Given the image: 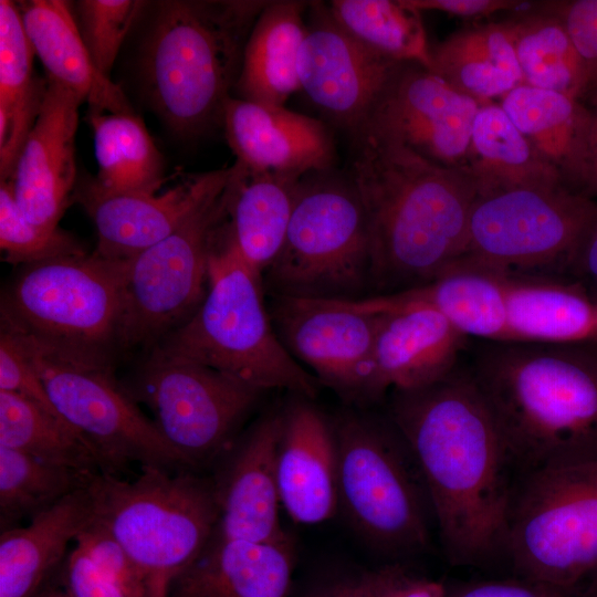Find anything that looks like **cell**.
I'll use <instances>...</instances> for the list:
<instances>
[{
  "mask_svg": "<svg viewBox=\"0 0 597 597\" xmlns=\"http://www.w3.org/2000/svg\"><path fill=\"white\" fill-rule=\"evenodd\" d=\"M34 51L15 2L0 1V179L11 178L39 115L45 81L33 74Z\"/></svg>",
  "mask_w": 597,
  "mask_h": 597,
  "instance_id": "obj_34",
  "label": "cell"
},
{
  "mask_svg": "<svg viewBox=\"0 0 597 597\" xmlns=\"http://www.w3.org/2000/svg\"><path fill=\"white\" fill-rule=\"evenodd\" d=\"M1 331L36 370L54 408L93 451L101 472L119 476L132 464L186 467L111 368L56 356L24 334Z\"/></svg>",
  "mask_w": 597,
  "mask_h": 597,
  "instance_id": "obj_12",
  "label": "cell"
},
{
  "mask_svg": "<svg viewBox=\"0 0 597 597\" xmlns=\"http://www.w3.org/2000/svg\"><path fill=\"white\" fill-rule=\"evenodd\" d=\"M140 0H81L74 6V19L96 69L111 78V71L138 14Z\"/></svg>",
  "mask_w": 597,
  "mask_h": 597,
  "instance_id": "obj_41",
  "label": "cell"
},
{
  "mask_svg": "<svg viewBox=\"0 0 597 597\" xmlns=\"http://www.w3.org/2000/svg\"><path fill=\"white\" fill-rule=\"evenodd\" d=\"M233 167L188 175L163 193L113 192L93 179L83 180L75 198L97 232L95 252L130 260L180 228L197 210L228 186ZM74 190V191H75Z\"/></svg>",
  "mask_w": 597,
  "mask_h": 597,
  "instance_id": "obj_18",
  "label": "cell"
},
{
  "mask_svg": "<svg viewBox=\"0 0 597 597\" xmlns=\"http://www.w3.org/2000/svg\"><path fill=\"white\" fill-rule=\"evenodd\" d=\"M82 103L72 91L46 78L39 115L7 180L21 212L45 232L60 230L75 190V135Z\"/></svg>",
  "mask_w": 597,
  "mask_h": 597,
  "instance_id": "obj_19",
  "label": "cell"
},
{
  "mask_svg": "<svg viewBox=\"0 0 597 597\" xmlns=\"http://www.w3.org/2000/svg\"><path fill=\"white\" fill-rule=\"evenodd\" d=\"M305 1H269L247 40L233 90L237 97L268 105L284 102L301 90L297 61L306 32Z\"/></svg>",
  "mask_w": 597,
  "mask_h": 597,
  "instance_id": "obj_30",
  "label": "cell"
},
{
  "mask_svg": "<svg viewBox=\"0 0 597 597\" xmlns=\"http://www.w3.org/2000/svg\"><path fill=\"white\" fill-rule=\"evenodd\" d=\"M429 70L481 104L523 84L509 21L452 33L430 50Z\"/></svg>",
  "mask_w": 597,
  "mask_h": 597,
  "instance_id": "obj_32",
  "label": "cell"
},
{
  "mask_svg": "<svg viewBox=\"0 0 597 597\" xmlns=\"http://www.w3.org/2000/svg\"><path fill=\"white\" fill-rule=\"evenodd\" d=\"M25 34L48 78L69 88L90 111L135 114L122 87L94 65L73 10L62 0L19 1Z\"/></svg>",
  "mask_w": 597,
  "mask_h": 597,
  "instance_id": "obj_25",
  "label": "cell"
},
{
  "mask_svg": "<svg viewBox=\"0 0 597 597\" xmlns=\"http://www.w3.org/2000/svg\"><path fill=\"white\" fill-rule=\"evenodd\" d=\"M33 597H69L51 578Z\"/></svg>",
  "mask_w": 597,
  "mask_h": 597,
  "instance_id": "obj_51",
  "label": "cell"
},
{
  "mask_svg": "<svg viewBox=\"0 0 597 597\" xmlns=\"http://www.w3.org/2000/svg\"><path fill=\"white\" fill-rule=\"evenodd\" d=\"M86 485L21 527L1 531L0 597H33L54 576L91 520Z\"/></svg>",
  "mask_w": 597,
  "mask_h": 597,
  "instance_id": "obj_27",
  "label": "cell"
},
{
  "mask_svg": "<svg viewBox=\"0 0 597 597\" xmlns=\"http://www.w3.org/2000/svg\"><path fill=\"white\" fill-rule=\"evenodd\" d=\"M269 1L174 0L158 4L142 56L147 95L181 137L221 119L249 34Z\"/></svg>",
  "mask_w": 597,
  "mask_h": 597,
  "instance_id": "obj_4",
  "label": "cell"
},
{
  "mask_svg": "<svg viewBox=\"0 0 597 597\" xmlns=\"http://www.w3.org/2000/svg\"><path fill=\"white\" fill-rule=\"evenodd\" d=\"M94 474L0 446L1 531L15 527L20 520L32 519L84 488Z\"/></svg>",
  "mask_w": 597,
  "mask_h": 597,
  "instance_id": "obj_40",
  "label": "cell"
},
{
  "mask_svg": "<svg viewBox=\"0 0 597 597\" xmlns=\"http://www.w3.org/2000/svg\"><path fill=\"white\" fill-rule=\"evenodd\" d=\"M419 10H438L462 17L488 15L498 11L517 9L523 1L515 0H406Z\"/></svg>",
  "mask_w": 597,
  "mask_h": 597,
  "instance_id": "obj_48",
  "label": "cell"
},
{
  "mask_svg": "<svg viewBox=\"0 0 597 597\" xmlns=\"http://www.w3.org/2000/svg\"><path fill=\"white\" fill-rule=\"evenodd\" d=\"M327 8L336 23L368 49L429 70L431 49L420 11L406 0H334Z\"/></svg>",
  "mask_w": 597,
  "mask_h": 597,
  "instance_id": "obj_38",
  "label": "cell"
},
{
  "mask_svg": "<svg viewBox=\"0 0 597 597\" xmlns=\"http://www.w3.org/2000/svg\"><path fill=\"white\" fill-rule=\"evenodd\" d=\"M504 279L507 341L548 345L597 343V304L576 282L538 274Z\"/></svg>",
  "mask_w": 597,
  "mask_h": 597,
  "instance_id": "obj_28",
  "label": "cell"
},
{
  "mask_svg": "<svg viewBox=\"0 0 597 597\" xmlns=\"http://www.w3.org/2000/svg\"><path fill=\"white\" fill-rule=\"evenodd\" d=\"M0 248L7 262L24 265L85 252L72 234L33 226L21 212L9 181L0 182Z\"/></svg>",
  "mask_w": 597,
  "mask_h": 597,
  "instance_id": "obj_42",
  "label": "cell"
},
{
  "mask_svg": "<svg viewBox=\"0 0 597 597\" xmlns=\"http://www.w3.org/2000/svg\"><path fill=\"white\" fill-rule=\"evenodd\" d=\"M52 579L69 597H146L142 574L92 515Z\"/></svg>",
  "mask_w": 597,
  "mask_h": 597,
  "instance_id": "obj_37",
  "label": "cell"
},
{
  "mask_svg": "<svg viewBox=\"0 0 597 597\" xmlns=\"http://www.w3.org/2000/svg\"><path fill=\"white\" fill-rule=\"evenodd\" d=\"M128 261L83 252L24 265L2 297L1 327L56 356L111 368Z\"/></svg>",
  "mask_w": 597,
  "mask_h": 597,
  "instance_id": "obj_7",
  "label": "cell"
},
{
  "mask_svg": "<svg viewBox=\"0 0 597 597\" xmlns=\"http://www.w3.org/2000/svg\"><path fill=\"white\" fill-rule=\"evenodd\" d=\"M221 122L235 164L249 171L305 176L331 169L334 145L321 121L230 96Z\"/></svg>",
  "mask_w": 597,
  "mask_h": 597,
  "instance_id": "obj_22",
  "label": "cell"
},
{
  "mask_svg": "<svg viewBox=\"0 0 597 597\" xmlns=\"http://www.w3.org/2000/svg\"><path fill=\"white\" fill-rule=\"evenodd\" d=\"M333 431L338 506L353 527L388 557L425 552L431 540V503L419 468L390 419L384 423L348 413Z\"/></svg>",
  "mask_w": 597,
  "mask_h": 597,
  "instance_id": "obj_8",
  "label": "cell"
},
{
  "mask_svg": "<svg viewBox=\"0 0 597 597\" xmlns=\"http://www.w3.org/2000/svg\"><path fill=\"white\" fill-rule=\"evenodd\" d=\"M562 276L580 285L597 304V218L578 240Z\"/></svg>",
  "mask_w": 597,
  "mask_h": 597,
  "instance_id": "obj_47",
  "label": "cell"
},
{
  "mask_svg": "<svg viewBox=\"0 0 597 597\" xmlns=\"http://www.w3.org/2000/svg\"><path fill=\"white\" fill-rule=\"evenodd\" d=\"M271 295L355 301L369 290L365 211L350 178L306 174L282 248L262 274Z\"/></svg>",
  "mask_w": 597,
  "mask_h": 597,
  "instance_id": "obj_9",
  "label": "cell"
},
{
  "mask_svg": "<svg viewBox=\"0 0 597 597\" xmlns=\"http://www.w3.org/2000/svg\"><path fill=\"white\" fill-rule=\"evenodd\" d=\"M0 390L18 395L61 417L39 374L11 336L3 331L0 335Z\"/></svg>",
  "mask_w": 597,
  "mask_h": 597,
  "instance_id": "obj_44",
  "label": "cell"
},
{
  "mask_svg": "<svg viewBox=\"0 0 597 597\" xmlns=\"http://www.w3.org/2000/svg\"><path fill=\"white\" fill-rule=\"evenodd\" d=\"M597 218V200L563 185L478 196L457 264L504 275H563L578 240Z\"/></svg>",
  "mask_w": 597,
  "mask_h": 597,
  "instance_id": "obj_11",
  "label": "cell"
},
{
  "mask_svg": "<svg viewBox=\"0 0 597 597\" xmlns=\"http://www.w3.org/2000/svg\"><path fill=\"white\" fill-rule=\"evenodd\" d=\"M227 216L228 186L174 233L128 261L119 345L159 342L198 308L218 227Z\"/></svg>",
  "mask_w": 597,
  "mask_h": 597,
  "instance_id": "obj_13",
  "label": "cell"
},
{
  "mask_svg": "<svg viewBox=\"0 0 597 597\" xmlns=\"http://www.w3.org/2000/svg\"><path fill=\"white\" fill-rule=\"evenodd\" d=\"M0 446L52 464L101 472L93 451L66 421L3 390H0Z\"/></svg>",
  "mask_w": 597,
  "mask_h": 597,
  "instance_id": "obj_39",
  "label": "cell"
},
{
  "mask_svg": "<svg viewBox=\"0 0 597 597\" xmlns=\"http://www.w3.org/2000/svg\"><path fill=\"white\" fill-rule=\"evenodd\" d=\"M447 597H574L553 585L515 576L461 585L448 589Z\"/></svg>",
  "mask_w": 597,
  "mask_h": 597,
  "instance_id": "obj_46",
  "label": "cell"
},
{
  "mask_svg": "<svg viewBox=\"0 0 597 597\" xmlns=\"http://www.w3.org/2000/svg\"><path fill=\"white\" fill-rule=\"evenodd\" d=\"M501 107L537 155L575 192L591 111L572 96L521 84L502 97Z\"/></svg>",
  "mask_w": 597,
  "mask_h": 597,
  "instance_id": "obj_31",
  "label": "cell"
},
{
  "mask_svg": "<svg viewBox=\"0 0 597 597\" xmlns=\"http://www.w3.org/2000/svg\"><path fill=\"white\" fill-rule=\"evenodd\" d=\"M349 303L373 313L398 305L422 304L438 311L467 338L507 341L504 275L478 266L455 264L426 285Z\"/></svg>",
  "mask_w": 597,
  "mask_h": 597,
  "instance_id": "obj_26",
  "label": "cell"
},
{
  "mask_svg": "<svg viewBox=\"0 0 597 597\" xmlns=\"http://www.w3.org/2000/svg\"><path fill=\"white\" fill-rule=\"evenodd\" d=\"M262 283L228 231L221 245L216 237L201 304L157 343L153 354L220 370L262 391L284 389L315 398L318 380L280 341Z\"/></svg>",
  "mask_w": 597,
  "mask_h": 597,
  "instance_id": "obj_5",
  "label": "cell"
},
{
  "mask_svg": "<svg viewBox=\"0 0 597 597\" xmlns=\"http://www.w3.org/2000/svg\"><path fill=\"white\" fill-rule=\"evenodd\" d=\"M481 105L427 67L404 63L362 128L399 142L433 163L462 169Z\"/></svg>",
  "mask_w": 597,
  "mask_h": 597,
  "instance_id": "obj_16",
  "label": "cell"
},
{
  "mask_svg": "<svg viewBox=\"0 0 597 597\" xmlns=\"http://www.w3.org/2000/svg\"><path fill=\"white\" fill-rule=\"evenodd\" d=\"M232 167L227 231L241 256L262 276L282 248L304 176Z\"/></svg>",
  "mask_w": 597,
  "mask_h": 597,
  "instance_id": "obj_29",
  "label": "cell"
},
{
  "mask_svg": "<svg viewBox=\"0 0 597 597\" xmlns=\"http://www.w3.org/2000/svg\"><path fill=\"white\" fill-rule=\"evenodd\" d=\"M590 111V124L575 192L597 200V103Z\"/></svg>",
  "mask_w": 597,
  "mask_h": 597,
  "instance_id": "obj_49",
  "label": "cell"
},
{
  "mask_svg": "<svg viewBox=\"0 0 597 597\" xmlns=\"http://www.w3.org/2000/svg\"><path fill=\"white\" fill-rule=\"evenodd\" d=\"M314 7L298 52L300 86L318 109L353 136L404 63L357 41L336 23L328 8Z\"/></svg>",
  "mask_w": 597,
  "mask_h": 597,
  "instance_id": "obj_17",
  "label": "cell"
},
{
  "mask_svg": "<svg viewBox=\"0 0 597 597\" xmlns=\"http://www.w3.org/2000/svg\"><path fill=\"white\" fill-rule=\"evenodd\" d=\"M92 519L142 574L146 597H168L174 580L205 551L219 511L211 480L143 467L136 478L98 472L86 484Z\"/></svg>",
  "mask_w": 597,
  "mask_h": 597,
  "instance_id": "obj_6",
  "label": "cell"
},
{
  "mask_svg": "<svg viewBox=\"0 0 597 597\" xmlns=\"http://www.w3.org/2000/svg\"><path fill=\"white\" fill-rule=\"evenodd\" d=\"M461 170L472 179L478 196L520 187L565 186L501 105L491 102L481 105L475 115Z\"/></svg>",
  "mask_w": 597,
  "mask_h": 597,
  "instance_id": "obj_33",
  "label": "cell"
},
{
  "mask_svg": "<svg viewBox=\"0 0 597 597\" xmlns=\"http://www.w3.org/2000/svg\"><path fill=\"white\" fill-rule=\"evenodd\" d=\"M313 597H370L360 576L331 585Z\"/></svg>",
  "mask_w": 597,
  "mask_h": 597,
  "instance_id": "obj_50",
  "label": "cell"
},
{
  "mask_svg": "<svg viewBox=\"0 0 597 597\" xmlns=\"http://www.w3.org/2000/svg\"><path fill=\"white\" fill-rule=\"evenodd\" d=\"M353 138L349 178L367 221L369 289L394 294L447 273L465 251L472 179L369 128Z\"/></svg>",
  "mask_w": 597,
  "mask_h": 597,
  "instance_id": "obj_2",
  "label": "cell"
},
{
  "mask_svg": "<svg viewBox=\"0 0 597 597\" xmlns=\"http://www.w3.org/2000/svg\"><path fill=\"white\" fill-rule=\"evenodd\" d=\"M576 597H597V569L586 580Z\"/></svg>",
  "mask_w": 597,
  "mask_h": 597,
  "instance_id": "obj_52",
  "label": "cell"
},
{
  "mask_svg": "<svg viewBox=\"0 0 597 597\" xmlns=\"http://www.w3.org/2000/svg\"><path fill=\"white\" fill-rule=\"evenodd\" d=\"M370 597H447L440 582L416 574L399 563L360 576Z\"/></svg>",
  "mask_w": 597,
  "mask_h": 597,
  "instance_id": "obj_45",
  "label": "cell"
},
{
  "mask_svg": "<svg viewBox=\"0 0 597 597\" xmlns=\"http://www.w3.org/2000/svg\"><path fill=\"white\" fill-rule=\"evenodd\" d=\"M542 8L557 17L568 32L585 71L583 100L589 98L594 106L597 103V0L553 1Z\"/></svg>",
  "mask_w": 597,
  "mask_h": 597,
  "instance_id": "obj_43",
  "label": "cell"
},
{
  "mask_svg": "<svg viewBox=\"0 0 597 597\" xmlns=\"http://www.w3.org/2000/svg\"><path fill=\"white\" fill-rule=\"evenodd\" d=\"M468 368L519 475L597 460V343L480 342Z\"/></svg>",
  "mask_w": 597,
  "mask_h": 597,
  "instance_id": "obj_3",
  "label": "cell"
},
{
  "mask_svg": "<svg viewBox=\"0 0 597 597\" xmlns=\"http://www.w3.org/2000/svg\"><path fill=\"white\" fill-rule=\"evenodd\" d=\"M283 412L261 418L228 454L212 480L219 511L213 536L272 542L287 536L280 523L276 455Z\"/></svg>",
  "mask_w": 597,
  "mask_h": 597,
  "instance_id": "obj_21",
  "label": "cell"
},
{
  "mask_svg": "<svg viewBox=\"0 0 597 597\" xmlns=\"http://www.w3.org/2000/svg\"><path fill=\"white\" fill-rule=\"evenodd\" d=\"M523 84L582 102L586 77L562 21L541 8L509 21Z\"/></svg>",
  "mask_w": 597,
  "mask_h": 597,
  "instance_id": "obj_36",
  "label": "cell"
},
{
  "mask_svg": "<svg viewBox=\"0 0 597 597\" xmlns=\"http://www.w3.org/2000/svg\"><path fill=\"white\" fill-rule=\"evenodd\" d=\"M101 188L113 192H157L165 182L161 154L136 114L90 111Z\"/></svg>",
  "mask_w": 597,
  "mask_h": 597,
  "instance_id": "obj_35",
  "label": "cell"
},
{
  "mask_svg": "<svg viewBox=\"0 0 597 597\" xmlns=\"http://www.w3.org/2000/svg\"><path fill=\"white\" fill-rule=\"evenodd\" d=\"M391 394L389 419L419 468L449 562L505 557L514 468L469 368Z\"/></svg>",
  "mask_w": 597,
  "mask_h": 597,
  "instance_id": "obj_1",
  "label": "cell"
},
{
  "mask_svg": "<svg viewBox=\"0 0 597 597\" xmlns=\"http://www.w3.org/2000/svg\"><path fill=\"white\" fill-rule=\"evenodd\" d=\"M377 314L364 399H378L389 389L426 387L460 365L469 338L434 308L405 304Z\"/></svg>",
  "mask_w": 597,
  "mask_h": 597,
  "instance_id": "obj_20",
  "label": "cell"
},
{
  "mask_svg": "<svg viewBox=\"0 0 597 597\" xmlns=\"http://www.w3.org/2000/svg\"><path fill=\"white\" fill-rule=\"evenodd\" d=\"M281 505L293 522L314 525L338 507V459L333 428L305 400L283 412L276 455Z\"/></svg>",
  "mask_w": 597,
  "mask_h": 597,
  "instance_id": "obj_23",
  "label": "cell"
},
{
  "mask_svg": "<svg viewBox=\"0 0 597 597\" xmlns=\"http://www.w3.org/2000/svg\"><path fill=\"white\" fill-rule=\"evenodd\" d=\"M137 397L186 467L216 458L264 392L220 370L153 354Z\"/></svg>",
  "mask_w": 597,
  "mask_h": 597,
  "instance_id": "obj_14",
  "label": "cell"
},
{
  "mask_svg": "<svg viewBox=\"0 0 597 597\" xmlns=\"http://www.w3.org/2000/svg\"><path fill=\"white\" fill-rule=\"evenodd\" d=\"M293 568L287 536L272 542L213 536L174 580L168 597H289Z\"/></svg>",
  "mask_w": 597,
  "mask_h": 597,
  "instance_id": "obj_24",
  "label": "cell"
},
{
  "mask_svg": "<svg viewBox=\"0 0 597 597\" xmlns=\"http://www.w3.org/2000/svg\"><path fill=\"white\" fill-rule=\"evenodd\" d=\"M505 557L516 576L577 596L597 569V460L519 475Z\"/></svg>",
  "mask_w": 597,
  "mask_h": 597,
  "instance_id": "obj_10",
  "label": "cell"
},
{
  "mask_svg": "<svg viewBox=\"0 0 597 597\" xmlns=\"http://www.w3.org/2000/svg\"><path fill=\"white\" fill-rule=\"evenodd\" d=\"M271 297L270 317L287 352L318 381L343 396L364 398L378 314L341 300Z\"/></svg>",
  "mask_w": 597,
  "mask_h": 597,
  "instance_id": "obj_15",
  "label": "cell"
}]
</instances>
